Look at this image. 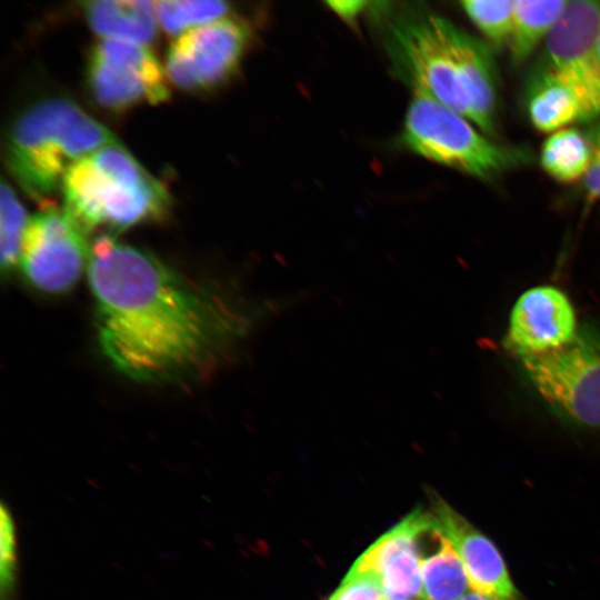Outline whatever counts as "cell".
Listing matches in <instances>:
<instances>
[{
	"instance_id": "17",
	"label": "cell",
	"mask_w": 600,
	"mask_h": 600,
	"mask_svg": "<svg viewBox=\"0 0 600 600\" xmlns=\"http://www.w3.org/2000/svg\"><path fill=\"white\" fill-rule=\"evenodd\" d=\"M422 600H459L470 584L464 567L444 534L420 554Z\"/></svg>"
},
{
	"instance_id": "2",
	"label": "cell",
	"mask_w": 600,
	"mask_h": 600,
	"mask_svg": "<svg viewBox=\"0 0 600 600\" xmlns=\"http://www.w3.org/2000/svg\"><path fill=\"white\" fill-rule=\"evenodd\" d=\"M61 186L64 212L86 236L158 220L170 206L167 190L119 142L77 161Z\"/></svg>"
},
{
	"instance_id": "20",
	"label": "cell",
	"mask_w": 600,
	"mask_h": 600,
	"mask_svg": "<svg viewBox=\"0 0 600 600\" xmlns=\"http://www.w3.org/2000/svg\"><path fill=\"white\" fill-rule=\"evenodd\" d=\"M29 219L10 186L2 180L0 188V267L10 274L20 262L23 234Z\"/></svg>"
},
{
	"instance_id": "24",
	"label": "cell",
	"mask_w": 600,
	"mask_h": 600,
	"mask_svg": "<svg viewBox=\"0 0 600 600\" xmlns=\"http://www.w3.org/2000/svg\"><path fill=\"white\" fill-rule=\"evenodd\" d=\"M591 148V162L583 178V188L589 204L600 200V120L587 133Z\"/></svg>"
},
{
	"instance_id": "25",
	"label": "cell",
	"mask_w": 600,
	"mask_h": 600,
	"mask_svg": "<svg viewBox=\"0 0 600 600\" xmlns=\"http://www.w3.org/2000/svg\"><path fill=\"white\" fill-rule=\"evenodd\" d=\"M328 4L341 18L350 20V19L356 18L362 11V9L366 7L367 2H362V1H336V2H329Z\"/></svg>"
},
{
	"instance_id": "21",
	"label": "cell",
	"mask_w": 600,
	"mask_h": 600,
	"mask_svg": "<svg viewBox=\"0 0 600 600\" xmlns=\"http://www.w3.org/2000/svg\"><path fill=\"white\" fill-rule=\"evenodd\" d=\"M470 21L490 43L508 46L513 19V0H467L460 2Z\"/></svg>"
},
{
	"instance_id": "10",
	"label": "cell",
	"mask_w": 600,
	"mask_h": 600,
	"mask_svg": "<svg viewBox=\"0 0 600 600\" xmlns=\"http://www.w3.org/2000/svg\"><path fill=\"white\" fill-rule=\"evenodd\" d=\"M249 39L238 19L222 18L181 33L167 54L170 80L188 91L220 86L237 70Z\"/></svg>"
},
{
	"instance_id": "22",
	"label": "cell",
	"mask_w": 600,
	"mask_h": 600,
	"mask_svg": "<svg viewBox=\"0 0 600 600\" xmlns=\"http://www.w3.org/2000/svg\"><path fill=\"white\" fill-rule=\"evenodd\" d=\"M329 600H384L378 578L350 569Z\"/></svg>"
},
{
	"instance_id": "23",
	"label": "cell",
	"mask_w": 600,
	"mask_h": 600,
	"mask_svg": "<svg viewBox=\"0 0 600 600\" xmlns=\"http://www.w3.org/2000/svg\"><path fill=\"white\" fill-rule=\"evenodd\" d=\"M1 542H0V578L2 591L9 592L13 588L16 574V534L14 523L10 512L1 507Z\"/></svg>"
},
{
	"instance_id": "15",
	"label": "cell",
	"mask_w": 600,
	"mask_h": 600,
	"mask_svg": "<svg viewBox=\"0 0 600 600\" xmlns=\"http://www.w3.org/2000/svg\"><path fill=\"white\" fill-rule=\"evenodd\" d=\"M526 109L532 126L553 133L581 121V108L574 93L543 63L534 68L526 87Z\"/></svg>"
},
{
	"instance_id": "1",
	"label": "cell",
	"mask_w": 600,
	"mask_h": 600,
	"mask_svg": "<svg viewBox=\"0 0 600 600\" xmlns=\"http://www.w3.org/2000/svg\"><path fill=\"white\" fill-rule=\"evenodd\" d=\"M88 277L101 349L141 382H180L202 373L242 331V321L208 293L138 248L101 234Z\"/></svg>"
},
{
	"instance_id": "3",
	"label": "cell",
	"mask_w": 600,
	"mask_h": 600,
	"mask_svg": "<svg viewBox=\"0 0 600 600\" xmlns=\"http://www.w3.org/2000/svg\"><path fill=\"white\" fill-rule=\"evenodd\" d=\"M113 134L66 98L38 101L11 126L7 160L22 189L34 199L52 193L69 168L114 143Z\"/></svg>"
},
{
	"instance_id": "7",
	"label": "cell",
	"mask_w": 600,
	"mask_h": 600,
	"mask_svg": "<svg viewBox=\"0 0 600 600\" xmlns=\"http://www.w3.org/2000/svg\"><path fill=\"white\" fill-rule=\"evenodd\" d=\"M600 1H569L544 41L542 63L576 96L581 121L600 118Z\"/></svg>"
},
{
	"instance_id": "8",
	"label": "cell",
	"mask_w": 600,
	"mask_h": 600,
	"mask_svg": "<svg viewBox=\"0 0 600 600\" xmlns=\"http://www.w3.org/2000/svg\"><path fill=\"white\" fill-rule=\"evenodd\" d=\"M88 83L103 108L123 111L142 102L159 103L169 97L164 72L141 43L103 38L92 49Z\"/></svg>"
},
{
	"instance_id": "12",
	"label": "cell",
	"mask_w": 600,
	"mask_h": 600,
	"mask_svg": "<svg viewBox=\"0 0 600 600\" xmlns=\"http://www.w3.org/2000/svg\"><path fill=\"white\" fill-rule=\"evenodd\" d=\"M432 509L464 567L470 589L516 600L517 590L494 544L441 498H432Z\"/></svg>"
},
{
	"instance_id": "5",
	"label": "cell",
	"mask_w": 600,
	"mask_h": 600,
	"mask_svg": "<svg viewBox=\"0 0 600 600\" xmlns=\"http://www.w3.org/2000/svg\"><path fill=\"white\" fill-rule=\"evenodd\" d=\"M401 140L428 160L482 180L529 160L524 149L490 140L469 119L421 96H416L408 108Z\"/></svg>"
},
{
	"instance_id": "26",
	"label": "cell",
	"mask_w": 600,
	"mask_h": 600,
	"mask_svg": "<svg viewBox=\"0 0 600 600\" xmlns=\"http://www.w3.org/2000/svg\"><path fill=\"white\" fill-rule=\"evenodd\" d=\"M459 600H510V599L488 596V594H483L473 590H469Z\"/></svg>"
},
{
	"instance_id": "11",
	"label": "cell",
	"mask_w": 600,
	"mask_h": 600,
	"mask_svg": "<svg viewBox=\"0 0 600 600\" xmlns=\"http://www.w3.org/2000/svg\"><path fill=\"white\" fill-rule=\"evenodd\" d=\"M577 332L576 312L567 294L552 286H537L513 304L506 346L518 357L539 354L566 346Z\"/></svg>"
},
{
	"instance_id": "9",
	"label": "cell",
	"mask_w": 600,
	"mask_h": 600,
	"mask_svg": "<svg viewBox=\"0 0 600 600\" xmlns=\"http://www.w3.org/2000/svg\"><path fill=\"white\" fill-rule=\"evenodd\" d=\"M89 254L90 247L80 228L64 211L49 208L29 219L20 266L37 289L62 293L78 282Z\"/></svg>"
},
{
	"instance_id": "4",
	"label": "cell",
	"mask_w": 600,
	"mask_h": 600,
	"mask_svg": "<svg viewBox=\"0 0 600 600\" xmlns=\"http://www.w3.org/2000/svg\"><path fill=\"white\" fill-rule=\"evenodd\" d=\"M472 36L446 18L426 11L398 17L387 39L391 61L414 90L473 123L467 79V54Z\"/></svg>"
},
{
	"instance_id": "6",
	"label": "cell",
	"mask_w": 600,
	"mask_h": 600,
	"mask_svg": "<svg viewBox=\"0 0 600 600\" xmlns=\"http://www.w3.org/2000/svg\"><path fill=\"white\" fill-rule=\"evenodd\" d=\"M520 369L539 398L570 424L600 429V329L584 324L566 346L520 356Z\"/></svg>"
},
{
	"instance_id": "27",
	"label": "cell",
	"mask_w": 600,
	"mask_h": 600,
	"mask_svg": "<svg viewBox=\"0 0 600 600\" xmlns=\"http://www.w3.org/2000/svg\"><path fill=\"white\" fill-rule=\"evenodd\" d=\"M597 48H598V56H599V60H600V31H599L598 40H597Z\"/></svg>"
},
{
	"instance_id": "18",
	"label": "cell",
	"mask_w": 600,
	"mask_h": 600,
	"mask_svg": "<svg viewBox=\"0 0 600 600\" xmlns=\"http://www.w3.org/2000/svg\"><path fill=\"white\" fill-rule=\"evenodd\" d=\"M591 162V148L587 134L574 128L551 133L541 148L542 169L561 183L583 180Z\"/></svg>"
},
{
	"instance_id": "14",
	"label": "cell",
	"mask_w": 600,
	"mask_h": 600,
	"mask_svg": "<svg viewBox=\"0 0 600 600\" xmlns=\"http://www.w3.org/2000/svg\"><path fill=\"white\" fill-rule=\"evenodd\" d=\"M92 30L109 39L144 43L157 34L156 2L147 0H97L83 3Z\"/></svg>"
},
{
	"instance_id": "16",
	"label": "cell",
	"mask_w": 600,
	"mask_h": 600,
	"mask_svg": "<svg viewBox=\"0 0 600 600\" xmlns=\"http://www.w3.org/2000/svg\"><path fill=\"white\" fill-rule=\"evenodd\" d=\"M567 0H513L512 29L509 50L512 62H526L556 27L563 14Z\"/></svg>"
},
{
	"instance_id": "19",
	"label": "cell",
	"mask_w": 600,
	"mask_h": 600,
	"mask_svg": "<svg viewBox=\"0 0 600 600\" xmlns=\"http://www.w3.org/2000/svg\"><path fill=\"white\" fill-rule=\"evenodd\" d=\"M229 4L218 0H166L156 2L160 26L171 34L224 18Z\"/></svg>"
},
{
	"instance_id": "13",
	"label": "cell",
	"mask_w": 600,
	"mask_h": 600,
	"mask_svg": "<svg viewBox=\"0 0 600 600\" xmlns=\"http://www.w3.org/2000/svg\"><path fill=\"white\" fill-rule=\"evenodd\" d=\"M351 569L374 574L384 600L422 599L420 557L406 520L371 544Z\"/></svg>"
}]
</instances>
